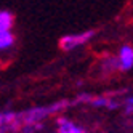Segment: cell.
Returning <instances> with one entry per match:
<instances>
[{
    "mask_svg": "<svg viewBox=\"0 0 133 133\" xmlns=\"http://www.w3.org/2000/svg\"><path fill=\"white\" fill-rule=\"evenodd\" d=\"M15 26V15L8 10H0V32L11 31Z\"/></svg>",
    "mask_w": 133,
    "mask_h": 133,
    "instance_id": "obj_4",
    "label": "cell"
},
{
    "mask_svg": "<svg viewBox=\"0 0 133 133\" xmlns=\"http://www.w3.org/2000/svg\"><path fill=\"white\" fill-rule=\"evenodd\" d=\"M15 40H16V37L11 31L0 32V50H6V48H10V46H13Z\"/></svg>",
    "mask_w": 133,
    "mask_h": 133,
    "instance_id": "obj_5",
    "label": "cell"
},
{
    "mask_svg": "<svg viewBox=\"0 0 133 133\" xmlns=\"http://www.w3.org/2000/svg\"><path fill=\"white\" fill-rule=\"evenodd\" d=\"M56 123H58V133H87L82 127L75 125L72 120L66 117H58Z\"/></svg>",
    "mask_w": 133,
    "mask_h": 133,
    "instance_id": "obj_3",
    "label": "cell"
},
{
    "mask_svg": "<svg viewBox=\"0 0 133 133\" xmlns=\"http://www.w3.org/2000/svg\"><path fill=\"white\" fill-rule=\"evenodd\" d=\"M119 69L120 71H130L133 69V46L131 45H122L119 50Z\"/></svg>",
    "mask_w": 133,
    "mask_h": 133,
    "instance_id": "obj_2",
    "label": "cell"
},
{
    "mask_svg": "<svg viewBox=\"0 0 133 133\" xmlns=\"http://www.w3.org/2000/svg\"><path fill=\"white\" fill-rule=\"evenodd\" d=\"M125 111H127V112H131V111H133V96L125 101Z\"/></svg>",
    "mask_w": 133,
    "mask_h": 133,
    "instance_id": "obj_6",
    "label": "cell"
},
{
    "mask_svg": "<svg viewBox=\"0 0 133 133\" xmlns=\"http://www.w3.org/2000/svg\"><path fill=\"white\" fill-rule=\"evenodd\" d=\"M95 31H85V32H79V34H69V35H64L61 37V40L58 43L59 50L63 51H72L79 46L88 43L93 37H95Z\"/></svg>",
    "mask_w": 133,
    "mask_h": 133,
    "instance_id": "obj_1",
    "label": "cell"
}]
</instances>
